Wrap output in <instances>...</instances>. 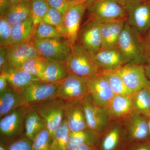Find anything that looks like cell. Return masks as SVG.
<instances>
[{
  "label": "cell",
  "mask_w": 150,
  "mask_h": 150,
  "mask_svg": "<svg viewBox=\"0 0 150 150\" xmlns=\"http://www.w3.org/2000/svg\"><path fill=\"white\" fill-rule=\"evenodd\" d=\"M46 128L44 120L34 109L30 107L25 118L24 136L32 142Z\"/></svg>",
  "instance_id": "23"
},
{
  "label": "cell",
  "mask_w": 150,
  "mask_h": 150,
  "mask_svg": "<svg viewBox=\"0 0 150 150\" xmlns=\"http://www.w3.org/2000/svg\"><path fill=\"white\" fill-rule=\"evenodd\" d=\"M70 4H79V3H86V0H67Z\"/></svg>",
  "instance_id": "49"
},
{
  "label": "cell",
  "mask_w": 150,
  "mask_h": 150,
  "mask_svg": "<svg viewBox=\"0 0 150 150\" xmlns=\"http://www.w3.org/2000/svg\"><path fill=\"white\" fill-rule=\"evenodd\" d=\"M117 48L126 59L127 64H143L147 59L144 36L127 22L118 40Z\"/></svg>",
  "instance_id": "1"
},
{
  "label": "cell",
  "mask_w": 150,
  "mask_h": 150,
  "mask_svg": "<svg viewBox=\"0 0 150 150\" xmlns=\"http://www.w3.org/2000/svg\"><path fill=\"white\" fill-rule=\"evenodd\" d=\"M100 136L88 129L75 132H71L68 144V150L81 145L97 146Z\"/></svg>",
  "instance_id": "27"
},
{
  "label": "cell",
  "mask_w": 150,
  "mask_h": 150,
  "mask_svg": "<svg viewBox=\"0 0 150 150\" xmlns=\"http://www.w3.org/2000/svg\"><path fill=\"white\" fill-rule=\"evenodd\" d=\"M148 118V126H149V133L150 138V115H149Z\"/></svg>",
  "instance_id": "52"
},
{
  "label": "cell",
  "mask_w": 150,
  "mask_h": 150,
  "mask_svg": "<svg viewBox=\"0 0 150 150\" xmlns=\"http://www.w3.org/2000/svg\"><path fill=\"white\" fill-rule=\"evenodd\" d=\"M83 100L69 101L65 103L64 119L71 132L88 129Z\"/></svg>",
  "instance_id": "19"
},
{
  "label": "cell",
  "mask_w": 150,
  "mask_h": 150,
  "mask_svg": "<svg viewBox=\"0 0 150 150\" xmlns=\"http://www.w3.org/2000/svg\"><path fill=\"white\" fill-rule=\"evenodd\" d=\"M35 29L36 27L30 17L24 21L13 25L12 44L33 41Z\"/></svg>",
  "instance_id": "26"
},
{
  "label": "cell",
  "mask_w": 150,
  "mask_h": 150,
  "mask_svg": "<svg viewBox=\"0 0 150 150\" xmlns=\"http://www.w3.org/2000/svg\"><path fill=\"white\" fill-rule=\"evenodd\" d=\"M102 23L94 19L88 17L81 26L78 33L76 43L92 54L99 51L102 46Z\"/></svg>",
  "instance_id": "11"
},
{
  "label": "cell",
  "mask_w": 150,
  "mask_h": 150,
  "mask_svg": "<svg viewBox=\"0 0 150 150\" xmlns=\"http://www.w3.org/2000/svg\"><path fill=\"white\" fill-rule=\"evenodd\" d=\"M33 41L14 43L6 48V57L10 69H19L29 59L40 56Z\"/></svg>",
  "instance_id": "17"
},
{
  "label": "cell",
  "mask_w": 150,
  "mask_h": 150,
  "mask_svg": "<svg viewBox=\"0 0 150 150\" xmlns=\"http://www.w3.org/2000/svg\"><path fill=\"white\" fill-rule=\"evenodd\" d=\"M126 22V19H121L115 21L102 23L101 49L117 47L119 37Z\"/></svg>",
  "instance_id": "21"
},
{
  "label": "cell",
  "mask_w": 150,
  "mask_h": 150,
  "mask_svg": "<svg viewBox=\"0 0 150 150\" xmlns=\"http://www.w3.org/2000/svg\"><path fill=\"white\" fill-rule=\"evenodd\" d=\"M59 83L40 81L31 84L21 93V106H33L56 97Z\"/></svg>",
  "instance_id": "12"
},
{
  "label": "cell",
  "mask_w": 150,
  "mask_h": 150,
  "mask_svg": "<svg viewBox=\"0 0 150 150\" xmlns=\"http://www.w3.org/2000/svg\"><path fill=\"white\" fill-rule=\"evenodd\" d=\"M116 71L133 93L147 87L150 83L143 64H127Z\"/></svg>",
  "instance_id": "15"
},
{
  "label": "cell",
  "mask_w": 150,
  "mask_h": 150,
  "mask_svg": "<svg viewBox=\"0 0 150 150\" xmlns=\"http://www.w3.org/2000/svg\"><path fill=\"white\" fill-rule=\"evenodd\" d=\"M123 150H150V140L138 143H128Z\"/></svg>",
  "instance_id": "41"
},
{
  "label": "cell",
  "mask_w": 150,
  "mask_h": 150,
  "mask_svg": "<svg viewBox=\"0 0 150 150\" xmlns=\"http://www.w3.org/2000/svg\"><path fill=\"white\" fill-rule=\"evenodd\" d=\"M82 103L88 129L100 136L112 121L107 108L96 103L89 94Z\"/></svg>",
  "instance_id": "8"
},
{
  "label": "cell",
  "mask_w": 150,
  "mask_h": 150,
  "mask_svg": "<svg viewBox=\"0 0 150 150\" xmlns=\"http://www.w3.org/2000/svg\"><path fill=\"white\" fill-rule=\"evenodd\" d=\"M32 142L24 135L9 144L8 150H32Z\"/></svg>",
  "instance_id": "38"
},
{
  "label": "cell",
  "mask_w": 150,
  "mask_h": 150,
  "mask_svg": "<svg viewBox=\"0 0 150 150\" xmlns=\"http://www.w3.org/2000/svg\"><path fill=\"white\" fill-rule=\"evenodd\" d=\"M31 16L34 26L36 28L42 21L50 6L46 0H30Z\"/></svg>",
  "instance_id": "33"
},
{
  "label": "cell",
  "mask_w": 150,
  "mask_h": 150,
  "mask_svg": "<svg viewBox=\"0 0 150 150\" xmlns=\"http://www.w3.org/2000/svg\"><path fill=\"white\" fill-rule=\"evenodd\" d=\"M133 95H114L107 108L111 120L121 121L134 111Z\"/></svg>",
  "instance_id": "20"
},
{
  "label": "cell",
  "mask_w": 150,
  "mask_h": 150,
  "mask_svg": "<svg viewBox=\"0 0 150 150\" xmlns=\"http://www.w3.org/2000/svg\"><path fill=\"white\" fill-rule=\"evenodd\" d=\"M33 43L40 56L47 60L64 63L71 51V44L64 37L51 39L34 38Z\"/></svg>",
  "instance_id": "6"
},
{
  "label": "cell",
  "mask_w": 150,
  "mask_h": 150,
  "mask_svg": "<svg viewBox=\"0 0 150 150\" xmlns=\"http://www.w3.org/2000/svg\"><path fill=\"white\" fill-rule=\"evenodd\" d=\"M63 18V15L59 11L50 7L42 21L57 28L59 30L62 24Z\"/></svg>",
  "instance_id": "37"
},
{
  "label": "cell",
  "mask_w": 150,
  "mask_h": 150,
  "mask_svg": "<svg viewBox=\"0 0 150 150\" xmlns=\"http://www.w3.org/2000/svg\"><path fill=\"white\" fill-rule=\"evenodd\" d=\"M88 93L96 103L107 108L114 97V93L105 77L101 73L87 79Z\"/></svg>",
  "instance_id": "16"
},
{
  "label": "cell",
  "mask_w": 150,
  "mask_h": 150,
  "mask_svg": "<svg viewBox=\"0 0 150 150\" xmlns=\"http://www.w3.org/2000/svg\"><path fill=\"white\" fill-rule=\"evenodd\" d=\"M147 88L148 90H149V92L150 94V83L149 84V86H148L147 87Z\"/></svg>",
  "instance_id": "53"
},
{
  "label": "cell",
  "mask_w": 150,
  "mask_h": 150,
  "mask_svg": "<svg viewBox=\"0 0 150 150\" xmlns=\"http://www.w3.org/2000/svg\"><path fill=\"white\" fill-rule=\"evenodd\" d=\"M71 131L64 119L51 137V150H68Z\"/></svg>",
  "instance_id": "29"
},
{
  "label": "cell",
  "mask_w": 150,
  "mask_h": 150,
  "mask_svg": "<svg viewBox=\"0 0 150 150\" xmlns=\"http://www.w3.org/2000/svg\"><path fill=\"white\" fill-rule=\"evenodd\" d=\"M121 121L127 132L128 144L150 140L146 116L134 110Z\"/></svg>",
  "instance_id": "13"
},
{
  "label": "cell",
  "mask_w": 150,
  "mask_h": 150,
  "mask_svg": "<svg viewBox=\"0 0 150 150\" xmlns=\"http://www.w3.org/2000/svg\"><path fill=\"white\" fill-rule=\"evenodd\" d=\"M64 64L69 74L87 79L99 74L101 71L94 61L92 54L77 43L71 46Z\"/></svg>",
  "instance_id": "2"
},
{
  "label": "cell",
  "mask_w": 150,
  "mask_h": 150,
  "mask_svg": "<svg viewBox=\"0 0 150 150\" xmlns=\"http://www.w3.org/2000/svg\"><path fill=\"white\" fill-rule=\"evenodd\" d=\"M30 0L23 1L11 5L4 16L12 25L25 21L30 17Z\"/></svg>",
  "instance_id": "25"
},
{
  "label": "cell",
  "mask_w": 150,
  "mask_h": 150,
  "mask_svg": "<svg viewBox=\"0 0 150 150\" xmlns=\"http://www.w3.org/2000/svg\"><path fill=\"white\" fill-rule=\"evenodd\" d=\"M12 26L4 16L0 18V45L6 48L12 44Z\"/></svg>",
  "instance_id": "35"
},
{
  "label": "cell",
  "mask_w": 150,
  "mask_h": 150,
  "mask_svg": "<svg viewBox=\"0 0 150 150\" xmlns=\"http://www.w3.org/2000/svg\"><path fill=\"white\" fill-rule=\"evenodd\" d=\"M144 38L145 48L148 58L150 57V28L146 35L144 36Z\"/></svg>",
  "instance_id": "45"
},
{
  "label": "cell",
  "mask_w": 150,
  "mask_h": 150,
  "mask_svg": "<svg viewBox=\"0 0 150 150\" xmlns=\"http://www.w3.org/2000/svg\"><path fill=\"white\" fill-rule=\"evenodd\" d=\"M32 150H51V136L47 128L32 141Z\"/></svg>",
  "instance_id": "36"
},
{
  "label": "cell",
  "mask_w": 150,
  "mask_h": 150,
  "mask_svg": "<svg viewBox=\"0 0 150 150\" xmlns=\"http://www.w3.org/2000/svg\"><path fill=\"white\" fill-rule=\"evenodd\" d=\"M92 56L100 70L117 71L127 64L126 59L117 47L100 49L92 54Z\"/></svg>",
  "instance_id": "18"
},
{
  "label": "cell",
  "mask_w": 150,
  "mask_h": 150,
  "mask_svg": "<svg viewBox=\"0 0 150 150\" xmlns=\"http://www.w3.org/2000/svg\"><path fill=\"white\" fill-rule=\"evenodd\" d=\"M87 10L85 3L72 4L63 15L59 30L71 46L76 44L82 21Z\"/></svg>",
  "instance_id": "5"
},
{
  "label": "cell",
  "mask_w": 150,
  "mask_h": 150,
  "mask_svg": "<svg viewBox=\"0 0 150 150\" xmlns=\"http://www.w3.org/2000/svg\"><path fill=\"white\" fill-rule=\"evenodd\" d=\"M69 150H97V146L88 145H81L73 148Z\"/></svg>",
  "instance_id": "46"
},
{
  "label": "cell",
  "mask_w": 150,
  "mask_h": 150,
  "mask_svg": "<svg viewBox=\"0 0 150 150\" xmlns=\"http://www.w3.org/2000/svg\"><path fill=\"white\" fill-rule=\"evenodd\" d=\"M21 106V94L12 89L0 93V118Z\"/></svg>",
  "instance_id": "28"
},
{
  "label": "cell",
  "mask_w": 150,
  "mask_h": 150,
  "mask_svg": "<svg viewBox=\"0 0 150 150\" xmlns=\"http://www.w3.org/2000/svg\"><path fill=\"white\" fill-rule=\"evenodd\" d=\"M9 144L0 141V150H8Z\"/></svg>",
  "instance_id": "48"
},
{
  "label": "cell",
  "mask_w": 150,
  "mask_h": 150,
  "mask_svg": "<svg viewBox=\"0 0 150 150\" xmlns=\"http://www.w3.org/2000/svg\"><path fill=\"white\" fill-rule=\"evenodd\" d=\"M147 1H150V0H147Z\"/></svg>",
  "instance_id": "54"
},
{
  "label": "cell",
  "mask_w": 150,
  "mask_h": 150,
  "mask_svg": "<svg viewBox=\"0 0 150 150\" xmlns=\"http://www.w3.org/2000/svg\"><path fill=\"white\" fill-rule=\"evenodd\" d=\"M98 1H99V0H86V5L87 6L91 5L94 3H96Z\"/></svg>",
  "instance_id": "50"
},
{
  "label": "cell",
  "mask_w": 150,
  "mask_h": 150,
  "mask_svg": "<svg viewBox=\"0 0 150 150\" xmlns=\"http://www.w3.org/2000/svg\"><path fill=\"white\" fill-rule=\"evenodd\" d=\"M10 2L11 5L14 4H16L21 2L23 1H27V0H9Z\"/></svg>",
  "instance_id": "51"
},
{
  "label": "cell",
  "mask_w": 150,
  "mask_h": 150,
  "mask_svg": "<svg viewBox=\"0 0 150 150\" xmlns=\"http://www.w3.org/2000/svg\"><path fill=\"white\" fill-rule=\"evenodd\" d=\"M48 61L42 56H36L28 60L19 69L40 79L46 69Z\"/></svg>",
  "instance_id": "32"
},
{
  "label": "cell",
  "mask_w": 150,
  "mask_h": 150,
  "mask_svg": "<svg viewBox=\"0 0 150 150\" xmlns=\"http://www.w3.org/2000/svg\"><path fill=\"white\" fill-rule=\"evenodd\" d=\"M134 110L148 117L150 115V94L146 87L133 94Z\"/></svg>",
  "instance_id": "31"
},
{
  "label": "cell",
  "mask_w": 150,
  "mask_h": 150,
  "mask_svg": "<svg viewBox=\"0 0 150 150\" xmlns=\"http://www.w3.org/2000/svg\"><path fill=\"white\" fill-rule=\"evenodd\" d=\"M89 17L102 23L126 19V11L115 0H99L87 6Z\"/></svg>",
  "instance_id": "10"
},
{
  "label": "cell",
  "mask_w": 150,
  "mask_h": 150,
  "mask_svg": "<svg viewBox=\"0 0 150 150\" xmlns=\"http://www.w3.org/2000/svg\"><path fill=\"white\" fill-rule=\"evenodd\" d=\"M10 89L5 73H0V93Z\"/></svg>",
  "instance_id": "42"
},
{
  "label": "cell",
  "mask_w": 150,
  "mask_h": 150,
  "mask_svg": "<svg viewBox=\"0 0 150 150\" xmlns=\"http://www.w3.org/2000/svg\"><path fill=\"white\" fill-rule=\"evenodd\" d=\"M69 74L64 63L48 60L46 69L40 78L43 82L59 83Z\"/></svg>",
  "instance_id": "24"
},
{
  "label": "cell",
  "mask_w": 150,
  "mask_h": 150,
  "mask_svg": "<svg viewBox=\"0 0 150 150\" xmlns=\"http://www.w3.org/2000/svg\"><path fill=\"white\" fill-rule=\"evenodd\" d=\"M5 73L10 88L20 94L31 84L41 81L39 78L20 69H10Z\"/></svg>",
  "instance_id": "22"
},
{
  "label": "cell",
  "mask_w": 150,
  "mask_h": 150,
  "mask_svg": "<svg viewBox=\"0 0 150 150\" xmlns=\"http://www.w3.org/2000/svg\"><path fill=\"white\" fill-rule=\"evenodd\" d=\"M62 37H64L57 28L41 21L36 28L34 38L46 39Z\"/></svg>",
  "instance_id": "34"
},
{
  "label": "cell",
  "mask_w": 150,
  "mask_h": 150,
  "mask_svg": "<svg viewBox=\"0 0 150 150\" xmlns=\"http://www.w3.org/2000/svg\"><path fill=\"white\" fill-rule=\"evenodd\" d=\"M11 6L9 0H0V15L3 16Z\"/></svg>",
  "instance_id": "44"
},
{
  "label": "cell",
  "mask_w": 150,
  "mask_h": 150,
  "mask_svg": "<svg viewBox=\"0 0 150 150\" xmlns=\"http://www.w3.org/2000/svg\"><path fill=\"white\" fill-rule=\"evenodd\" d=\"M88 94L87 79L69 74L59 83L56 97L67 102L82 100Z\"/></svg>",
  "instance_id": "7"
},
{
  "label": "cell",
  "mask_w": 150,
  "mask_h": 150,
  "mask_svg": "<svg viewBox=\"0 0 150 150\" xmlns=\"http://www.w3.org/2000/svg\"><path fill=\"white\" fill-rule=\"evenodd\" d=\"M144 66L146 76L150 82V57H148Z\"/></svg>",
  "instance_id": "47"
},
{
  "label": "cell",
  "mask_w": 150,
  "mask_h": 150,
  "mask_svg": "<svg viewBox=\"0 0 150 150\" xmlns=\"http://www.w3.org/2000/svg\"><path fill=\"white\" fill-rule=\"evenodd\" d=\"M29 107L20 106L0 118V141L9 144L24 135L25 118Z\"/></svg>",
  "instance_id": "3"
},
{
  "label": "cell",
  "mask_w": 150,
  "mask_h": 150,
  "mask_svg": "<svg viewBox=\"0 0 150 150\" xmlns=\"http://www.w3.org/2000/svg\"><path fill=\"white\" fill-rule=\"evenodd\" d=\"M66 102L55 97L31 107L45 121L46 128L52 136L64 119Z\"/></svg>",
  "instance_id": "4"
},
{
  "label": "cell",
  "mask_w": 150,
  "mask_h": 150,
  "mask_svg": "<svg viewBox=\"0 0 150 150\" xmlns=\"http://www.w3.org/2000/svg\"><path fill=\"white\" fill-rule=\"evenodd\" d=\"M50 7L59 11L64 15L69 7L70 4L67 0H46Z\"/></svg>",
  "instance_id": "39"
},
{
  "label": "cell",
  "mask_w": 150,
  "mask_h": 150,
  "mask_svg": "<svg viewBox=\"0 0 150 150\" xmlns=\"http://www.w3.org/2000/svg\"><path fill=\"white\" fill-rule=\"evenodd\" d=\"M10 69L6 57V48L0 47V73L6 72Z\"/></svg>",
  "instance_id": "40"
},
{
  "label": "cell",
  "mask_w": 150,
  "mask_h": 150,
  "mask_svg": "<svg viewBox=\"0 0 150 150\" xmlns=\"http://www.w3.org/2000/svg\"><path fill=\"white\" fill-rule=\"evenodd\" d=\"M126 12L127 23L144 37L150 28V1L142 0Z\"/></svg>",
  "instance_id": "14"
},
{
  "label": "cell",
  "mask_w": 150,
  "mask_h": 150,
  "mask_svg": "<svg viewBox=\"0 0 150 150\" xmlns=\"http://www.w3.org/2000/svg\"><path fill=\"white\" fill-rule=\"evenodd\" d=\"M100 73L106 78L114 94L132 95L134 94L128 88L116 71L101 70Z\"/></svg>",
  "instance_id": "30"
},
{
  "label": "cell",
  "mask_w": 150,
  "mask_h": 150,
  "mask_svg": "<svg viewBox=\"0 0 150 150\" xmlns=\"http://www.w3.org/2000/svg\"><path fill=\"white\" fill-rule=\"evenodd\" d=\"M126 11L142 0H115Z\"/></svg>",
  "instance_id": "43"
},
{
  "label": "cell",
  "mask_w": 150,
  "mask_h": 150,
  "mask_svg": "<svg viewBox=\"0 0 150 150\" xmlns=\"http://www.w3.org/2000/svg\"><path fill=\"white\" fill-rule=\"evenodd\" d=\"M127 144V132L122 121L112 120L100 135L97 150H123Z\"/></svg>",
  "instance_id": "9"
}]
</instances>
